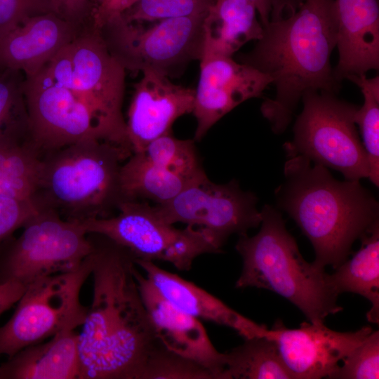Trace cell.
Returning <instances> with one entry per match:
<instances>
[{
  "instance_id": "cell-1",
  "label": "cell",
  "mask_w": 379,
  "mask_h": 379,
  "mask_svg": "<svg viewBox=\"0 0 379 379\" xmlns=\"http://www.w3.org/2000/svg\"><path fill=\"white\" fill-rule=\"evenodd\" d=\"M88 235L93 290L79 333V379H140L158 339L134 276L135 257L103 235Z\"/></svg>"
},
{
  "instance_id": "cell-2",
  "label": "cell",
  "mask_w": 379,
  "mask_h": 379,
  "mask_svg": "<svg viewBox=\"0 0 379 379\" xmlns=\"http://www.w3.org/2000/svg\"><path fill=\"white\" fill-rule=\"evenodd\" d=\"M336 43L334 0H305L295 13L270 20L254 48L239 57L272 79L275 94L260 112L274 133L286 131L305 93L338 92L341 81L331 63Z\"/></svg>"
},
{
  "instance_id": "cell-3",
  "label": "cell",
  "mask_w": 379,
  "mask_h": 379,
  "mask_svg": "<svg viewBox=\"0 0 379 379\" xmlns=\"http://www.w3.org/2000/svg\"><path fill=\"white\" fill-rule=\"evenodd\" d=\"M275 190L286 212L311 242L319 268L334 270L347 259L357 239L379 222V204L360 181L335 179L302 156L289 157Z\"/></svg>"
},
{
  "instance_id": "cell-4",
  "label": "cell",
  "mask_w": 379,
  "mask_h": 379,
  "mask_svg": "<svg viewBox=\"0 0 379 379\" xmlns=\"http://www.w3.org/2000/svg\"><path fill=\"white\" fill-rule=\"evenodd\" d=\"M131 153L96 138H86L41 159L32 201L66 220L111 216L124 201L120 172Z\"/></svg>"
},
{
  "instance_id": "cell-5",
  "label": "cell",
  "mask_w": 379,
  "mask_h": 379,
  "mask_svg": "<svg viewBox=\"0 0 379 379\" xmlns=\"http://www.w3.org/2000/svg\"><path fill=\"white\" fill-rule=\"evenodd\" d=\"M260 213L259 232L253 237L239 236L236 244L243 266L235 287L272 291L295 305L314 324L341 312L325 270L303 258L280 211L266 204Z\"/></svg>"
},
{
  "instance_id": "cell-6",
  "label": "cell",
  "mask_w": 379,
  "mask_h": 379,
  "mask_svg": "<svg viewBox=\"0 0 379 379\" xmlns=\"http://www.w3.org/2000/svg\"><path fill=\"white\" fill-rule=\"evenodd\" d=\"M46 67L88 109L102 140L133 154L122 113L126 70L109 53L98 30L91 24L80 29Z\"/></svg>"
},
{
  "instance_id": "cell-7",
  "label": "cell",
  "mask_w": 379,
  "mask_h": 379,
  "mask_svg": "<svg viewBox=\"0 0 379 379\" xmlns=\"http://www.w3.org/2000/svg\"><path fill=\"white\" fill-rule=\"evenodd\" d=\"M301 101L293 139L284 145L287 157L302 156L347 180L368 178V157L354 121L358 106L326 91L307 92Z\"/></svg>"
},
{
  "instance_id": "cell-8",
  "label": "cell",
  "mask_w": 379,
  "mask_h": 379,
  "mask_svg": "<svg viewBox=\"0 0 379 379\" xmlns=\"http://www.w3.org/2000/svg\"><path fill=\"white\" fill-rule=\"evenodd\" d=\"M205 15L167 18L147 26L128 22L121 15L97 29L109 53L125 70L149 71L169 78L200 60Z\"/></svg>"
},
{
  "instance_id": "cell-9",
  "label": "cell",
  "mask_w": 379,
  "mask_h": 379,
  "mask_svg": "<svg viewBox=\"0 0 379 379\" xmlns=\"http://www.w3.org/2000/svg\"><path fill=\"white\" fill-rule=\"evenodd\" d=\"M114 216L81 222L88 233L99 234L124 247L135 259L165 261L189 271L194 260L221 248L204 229L187 225L178 229L166 222L154 206L140 200H125Z\"/></svg>"
},
{
  "instance_id": "cell-10",
  "label": "cell",
  "mask_w": 379,
  "mask_h": 379,
  "mask_svg": "<svg viewBox=\"0 0 379 379\" xmlns=\"http://www.w3.org/2000/svg\"><path fill=\"white\" fill-rule=\"evenodd\" d=\"M19 237L0 242V284L27 286L45 277L77 270L91 243L80 223L66 220L49 209H38Z\"/></svg>"
},
{
  "instance_id": "cell-11",
  "label": "cell",
  "mask_w": 379,
  "mask_h": 379,
  "mask_svg": "<svg viewBox=\"0 0 379 379\" xmlns=\"http://www.w3.org/2000/svg\"><path fill=\"white\" fill-rule=\"evenodd\" d=\"M91 270L89 252L77 270L45 277L27 286L12 317L0 326V356L11 357L70 324L81 326L88 307L81 304L80 291Z\"/></svg>"
},
{
  "instance_id": "cell-12",
  "label": "cell",
  "mask_w": 379,
  "mask_h": 379,
  "mask_svg": "<svg viewBox=\"0 0 379 379\" xmlns=\"http://www.w3.org/2000/svg\"><path fill=\"white\" fill-rule=\"evenodd\" d=\"M258 201L257 196L241 190L237 180L217 184L206 175L154 208L170 225L182 222L205 230L222 248L231 235L247 234L260 225Z\"/></svg>"
},
{
  "instance_id": "cell-13",
  "label": "cell",
  "mask_w": 379,
  "mask_h": 379,
  "mask_svg": "<svg viewBox=\"0 0 379 379\" xmlns=\"http://www.w3.org/2000/svg\"><path fill=\"white\" fill-rule=\"evenodd\" d=\"M22 91L28 142L41 159L86 138L102 140L88 109L57 83L46 66L36 74L25 77Z\"/></svg>"
},
{
  "instance_id": "cell-14",
  "label": "cell",
  "mask_w": 379,
  "mask_h": 379,
  "mask_svg": "<svg viewBox=\"0 0 379 379\" xmlns=\"http://www.w3.org/2000/svg\"><path fill=\"white\" fill-rule=\"evenodd\" d=\"M192 113L195 141H200L222 117L242 102L260 97L272 79L230 56L203 53Z\"/></svg>"
},
{
  "instance_id": "cell-15",
  "label": "cell",
  "mask_w": 379,
  "mask_h": 379,
  "mask_svg": "<svg viewBox=\"0 0 379 379\" xmlns=\"http://www.w3.org/2000/svg\"><path fill=\"white\" fill-rule=\"evenodd\" d=\"M280 357L292 379L328 377L343 361L372 331L363 326L356 331L339 332L324 326L302 322L298 328H288L281 320L271 328Z\"/></svg>"
},
{
  "instance_id": "cell-16",
  "label": "cell",
  "mask_w": 379,
  "mask_h": 379,
  "mask_svg": "<svg viewBox=\"0 0 379 379\" xmlns=\"http://www.w3.org/2000/svg\"><path fill=\"white\" fill-rule=\"evenodd\" d=\"M134 84L126 121L133 153L141 152L153 140L171 133L179 117L192 113L195 90L175 84L168 77L144 72Z\"/></svg>"
},
{
  "instance_id": "cell-17",
  "label": "cell",
  "mask_w": 379,
  "mask_h": 379,
  "mask_svg": "<svg viewBox=\"0 0 379 379\" xmlns=\"http://www.w3.org/2000/svg\"><path fill=\"white\" fill-rule=\"evenodd\" d=\"M134 276L161 343L168 350L207 367L215 379H222L224 353L216 350L201 321L165 299L136 267Z\"/></svg>"
},
{
  "instance_id": "cell-18",
  "label": "cell",
  "mask_w": 379,
  "mask_h": 379,
  "mask_svg": "<svg viewBox=\"0 0 379 379\" xmlns=\"http://www.w3.org/2000/svg\"><path fill=\"white\" fill-rule=\"evenodd\" d=\"M80 25L54 12L30 18L0 36V65L33 76L77 36Z\"/></svg>"
},
{
  "instance_id": "cell-19",
  "label": "cell",
  "mask_w": 379,
  "mask_h": 379,
  "mask_svg": "<svg viewBox=\"0 0 379 379\" xmlns=\"http://www.w3.org/2000/svg\"><path fill=\"white\" fill-rule=\"evenodd\" d=\"M338 62L334 68L342 81L379 68L378 0H334Z\"/></svg>"
},
{
  "instance_id": "cell-20",
  "label": "cell",
  "mask_w": 379,
  "mask_h": 379,
  "mask_svg": "<svg viewBox=\"0 0 379 379\" xmlns=\"http://www.w3.org/2000/svg\"><path fill=\"white\" fill-rule=\"evenodd\" d=\"M135 262L158 293L184 312L229 327L244 339L271 337L272 332L266 326L244 317L194 283L159 267L154 262L140 259Z\"/></svg>"
},
{
  "instance_id": "cell-21",
  "label": "cell",
  "mask_w": 379,
  "mask_h": 379,
  "mask_svg": "<svg viewBox=\"0 0 379 379\" xmlns=\"http://www.w3.org/2000/svg\"><path fill=\"white\" fill-rule=\"evenodd\" d=\"M79 326L27 346L0 365V379H79Z\"/></svg>"
},
{
  "instance_id": "cell-22",
  "label": "cell",
  "mask_w": 379,
  "mask_h": 379,
  "mask_svg": "<svg viewBox=\"0 0 379 379\" xmlns=\"http://www.w3.org/2000/svg\"><path fill=\"white\" fill-rule=\"evenodd\" d=\"M203 53L232 57L251 41L262 36L263 27L248 0H215L202 23Z\"/></svg>"
},
{
  "instance_id": "cell-23",
  "label": "cell",
  "mask_w": 379,
  "mask_h": 379,
  "mask_svg": "<svg viewBox=\"0 0 379 379\" xmlns=\"http://www.w3.org/2000/svg\"><path fill=\"white\" fill-rule=\"evenodd\" d=\"M361 246L331 274L327 282L338 295L350 292L366 298L371 304L366 314L368 321L379 322V222L361 239Z\"/></svg>"
},
{
  "instance_id": "cell-24",
  "label": "cell",
  "mask_w": 379,
  "mask_h": 379,
  "mask_svg": "<svg viewBox=\"0 0 379 379\" xmlns=\"http://www.w3.org/2000/svg\"><path fill=\"white\" fill-rule=\"evenodd\" d=\"M197 180L150 161L142 152L133 153L122 164L120 172L124 201L149 199L163 204Z\"/></svg>"
},
{
  "instance_id": "cell-25",
  "label": "cell",
  "mask_w": 379,
  "mask_h": 379,
  "mask_svg": "<svg viewBox=\"0 0 379 379\" xmlns=\"http://www.w3.org/2000/svg\"><path fill=\"white\" fill-rule=\"evenodd\" d=\"M222 379H292V376L274 340L254 337L224 353Z\"/></svg>"
},
{
  "instance_id": "cell-26",
  "label": "cell",
  "mask_w": 379,
  "mask_h": 379,
  "mask_svg": "<svg viewBox=\"0 0 379 379\" xmlns=\"http://www.w3.org/2000/svg\"><path fill=\"white\" fill-rule=\"evenodd\" d=\"M361 90L364 102L358 107L354 121L359 128L362 144L369 163L368 178L379 186V77L368 78L366 74L347 77Z\"/></svg>"
},
{
  "instance_id": "cell-27",
  "label": "cell",
  "mask_w": 379,
  "mask_h": 379,
  "mask_svg": "<svg viewBox=\"0 0 379 379\" xmlns=\"http://www.w3.org/2000/svg\"><path fill=\"white\" fill-rule=\"evenodd\" d=\"M194 142V140L178 139L170 133L149 142L141 152L150 161L196 180L206 174Z\"/></svg>"
},
{
  "instance_id": "cell-28",
  "label": "cell",
  "mask_w": 379,
  "mask_h": 379,
  "mask_svg": "<svg viewBox=\"0 0 379 379\" xmlns=\"http://www.w3.org/2000/svg\"><path fill=\"white\" fill-rule=\"evenodd\" d=\"M22 73L0 65V141L28 135Z\"/></svg>"
},
{
  "instance_id": "cell-29",
  "label": "cell",
  "mask_w": 379,
  "mask_h": 379,
  "mask_svg": "<svg viewBox=\"0 0 379 379\" xmlns=\"http://www.w3.org/2000/svg\"><path fill=\"white\" fill-rule=\"evenodd\" d=\"M140 379H215L202 364L173 352L158 340L149 353Z\"/></svg>"
},
{
  "instance_id": "cell-30",
  "label": "cell",
  "mask_w": 379,
  "mask_h": 379,
  "mask_svg": "<svg viewBox=\"0 0 379 379\" xmlns=\"http://www.w3.org/2000/svg\"><path fill=\"white\" fill-rule=\"evenodd\" d=\"M41 164V159L27 141L6 140L0 142V177L27 187L32 195Z\"/></svg>"
},
{
  "instance_id": "cell-31",
  "label": "cell",
  "mask_w": 379,
  "mask_h": 379,
  "mask_svg": "<svg viewBox=\"0 0 379 379\" xmlns=\"http://www.w3.org/2000/svg\"><path fill=\"white\" fill-rule=\"evenodd\" d=\"M215 0H138L121 15L128 22H152L164 19L205 15Z\"/></svg>"
},
{
  "instance_id": "cell-32",
  "label": "cell",
  "mask_w": 379,
  "mask_h": 379,
  "mask_svg": "<svg viewBox=\"0 0 379 379\" xmlns=\"http://www.w3.org/2000/svg\"><path fill=\"white\" fill-rule=\"evenodd\" d=\"M328 377L335 379L379 378V332L373 331L342 361Z\"/></svg>"
},
{
  "instance_id": "cell-33",
  "label": "cell",
  "mask_w": 379,
  "mask_h": 379,
  "mask_svg": "<svg viewBox=\"0 0 379 379\" xmlns=\"http://www.w3.org/2000/svg\"><path fill=\"white\" fill-rule=\"evenodd\" d=\"M51 12L56 13L51 0H0V36L30 18Z\"/></svg>"
},
{
  "instance_id": "cell-34",
  "label": "cell",
  "mask_w": 379,
  "mask_h": 379,
  "mask_svg": "<svg viewBox=\"0 0 379 379\" xmlns=\"http://www.w3.org/2000/svg\"><path fill=\"white\" fill-rule=\"evenodd\" d=\"M37 210L30 199L0 197V242L22 228Z\"/></svg>"
},
{
  "instance_id": "cell-35",
  "label": "cell",
  "mask_w": 379,
  "mask_h": 379,
  "mask_svg": "<svg viewBox=\"0 0 379 379\" xmlns=\"http://www.w3.org/2000/svg\"><path fill=\"white\" fill-rule=\"evenodd\" d=\"M138 0H99L91 12V25L98 29L109 20L122 15Z\"/></svg>"
},
{
  "instance_id": "cell-36",
  "label": "cell",
  "mask_w": 379,
  "mask_h": 379,
  "mask_svg": "<svg viewBox=\"0 0 379 379\" xmlns=\"http://www.w3.org/2000/svg\"><path fill=\"white\" fill-rule=\"evenodd\" d=\"M55 12L67 20L81 24L91 15L90 0H51Z\"/></svg>"
},
{
  "instance_id": "cell-37",
  "label": "cell",
  "mask_w": 379,
  "mask_h": 379,
  "mask_svg": "<svg viewBox=\"0 0 379 379\" xmlns=\"http://www.w3.org/2000/svg\"><path fill=\"white\" fill-rule=\"evenodd\" d=\"M25 289L26 286L15 281L0 284V316L18 303Z\"/></svg>"
},
{
  "instance_id": "cell-38",
  "label": "cell",
  "mask_w": 379,
  "mask_h": 379,
  "mask_svg": "<svg viewBox=\"0 0 379 379\" xmlns=\"http://www.w3.org/2000/svg\"><path fill=\"white\" fill-rule=\"evenodd\" d=\"M32 192L27 187L0 177V197H8L32 200Z\"/></svg>"
},
{
  "instance_id": "cell-39",
  "label": "cell",
  "mask_w": 379,
  "mask_h": 379,
  "mask_svg": "<svg viewBox=\"0 0 379 379\" xmlns=\"http://www.w3.org/2000/svg\"><path fill=\"white\" fill-rule=\"evenodd\" d=\"M304 1L305 0H273L270 20H281L295 13Z\"/></svg>"
},
{
  "instance_id": "cell-40",
  "label": "cell",
  "mask_w": 379,
  "mask_h": 379,
  "mask_svg": "<svg viewBox=\"0 0 379 379\" xmlns=\"http://www.w3.org/2000/svg\"><path fill=\"white\" fill-rule=\"evenodd\" d=\"M255 7L260 21L262 27L266 26L270 20V14L273 0H248Z\"/></svg>"
},
{
  "instance_id": "cell-41",
  "label": "cell",
  "mask_w": 379,
  "mask_h": 379,
  "mask_svg": "<svg viewBox=\"0 0 379 379\" xmlns=\"http://www.w3.org/2000/svg\"><path fill=\"white\" fill-rule=\"evenodd\" d=\"M93 1H95V4H96L97 2L98 1V0H93Z\"/></svg>"
},
{
  "instance_id": "cell-42",
  "label": "cell",
  "mask_w": 379,
  "mask_h": 379,
  "mask_svg": "<svg viewBox=\"0 0 379 379\" xmlns=\"http://www.w3.org/2000/svg\"><path fill=\"white\" fill-rule=\"evenodd\" d=\"M99 1V0H98Z\"/></svg>"
}]
</instances>
